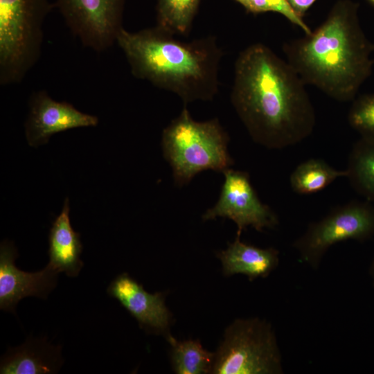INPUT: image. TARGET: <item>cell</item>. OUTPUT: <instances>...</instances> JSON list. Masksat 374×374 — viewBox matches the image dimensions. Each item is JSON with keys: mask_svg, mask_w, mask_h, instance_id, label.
I'll use <instances>...</instances> for the list:
<instances>
[{"mask_svg": "<svg viewBox=\"0 0 374 374\" xmlns=\"http://www.w3.org/2000/svg\"><path fill=\"white\" fill-rule=\"evenodd\" d=\"M305 85L287 61L262 43L240 53L231 101L254 142L283 149L311 135L316 114Z\"/></svg>", "mask_w": 374, "mask_h": 374, "instance_id": "1", "label": "cell"}, {"mask_svg": "<svg viewBox=\"0 0 374 374\" xmlns=\"http://www.w3.org/2000/svg\"><path fill=\"white\" fill-rule=\"evenodd\" d=\"M357 10V3L339 0L315 30L283 46L287 62L305 84L339 102L355 100L374 64V44L360 26Z\"/></svg>", "mask_w": 374, "mask_h": 374, "instance_id": "2", "label": "cell"}, {"mask_svg": "<svg viewBox=\"0 0 374 374\" xmlns=\"http://www.w3.org/2000/svg\"><path fill=\"white\" fill-rule=\"evenodd\" d=\"M116 43L136 78L177 94L185 104L211 100L218 92L223 53L213 36L188 42L157 26L136 32L123 28Z\"/></svg>", "mask_w": 374, "mask_h": 374, "instance_id": "3", "label": "cell"}, {"mask_svg": "<svg viewBox=\"0 0 374 374\" xmlns=\"http://www.w3.org/2000/svg\"><path fill=\"white\" fill-rule=\"evenodd\" d=\"M229 137L218 119L194 120L186 107L163 130L161 147L175 184H188L198 173L223 172L233 165L228 151Z\"/></svg>", "mask_w": 374, "mask_h": 374, "instance_id": "4", "label": "cell"}, {"mask_svg": "<svg viewBox=\"0 0 374 374\" xmlns=\"http://www.w3.org/2000/svg\"><path fill=\"white\" fill-rule=\"evenodd\" d=\"M48 0H0V84H19L38 62Z\"/></svg>", "mask_w": 374, "mask_h": 374, "instance_id": "5", "label": "cell"}, {"mask_svg": "<svg viewBox=\"0 0 374 374\" xmlns=\"http://www.w3.org/2000/svg\"><path fill=\"white\" fill-rule=\"evenodd\" d=\"M282 359L271 325L258 318L238 319L225 330L211 373L278 374Z\"/></svg>", "mask_w": 374, "mask_h": 374, "instance_id": "6", "label": "cell"}, {"mask_svg": "<svg viewBox=\"0 0 374 374\" xmlns=\"http://www.w3.org/2000/svg\"><path fill=\"white\" fill-rule=\"evenodd\" d=\"M374 237V206L368 201L352 200L333 208L311 223L293 243L301 259L314 268L333 244L348 240L364 242Z\"/></svg>", "mask_w": 374, "mask_h": 374, "instance_id": "7", "label": "cell"}, {"mask_svg": "<svg viewBox=\"0 0 374 374\" xmlns=\"http://www.w3.org/2000/svg\"><path fill=\"white\" fill-rule=\"evenodd\" d=\"M125 0H57L73 35L87 48L103 52L116 42L121 29Z\"/></svg>", "mask_w": 374, "mask_h": 374, "instance_id": "8", "label": "cell"}, {"mask_svg": "<svg viewBox=\"0 0 374 374\" xmlns=\"http://www.w3.org/2000/svg\"><path fill=\"white\" fill-rule=\"evenodd\" d=\"M222 173L224 180L218 200L203 214L204 221L230 219L237 225L239 235L248 226L261 232L278 224L277 215L260 201L247 172L229 168Z\"/></svg>", "mask_w": 374, "mask_h": 374, "instance_id": "9", "label": "cell"}, {"mask_svg": "<svg viewBox=\"0 0 374 374\" xmlns=\"http://www.w3.org/2000/svg\"><path fill=\"white\" fill-rule=\"evenodd\" d=\"M98 123L96 116L83 113L66 102L56 101L46 91L39 90L30 96L25 134L28 144L37 147L47 143L56 133L95 127Z\"/></svg>", "mask_w": 374, "mask_h": 374, "instance_id": "10", "label": "cell"}, {"mask_svg": "<svg viewBox=\"0 0 374 374\" xmlns=\"http://www.w3.org/2000/svg\"><path fill=\"white\" fill-rule=\"evenodd\" d=\"M14 244L4 240L0 245V309L15 313L17 303L27 296L46 299L57 283L59 274L46 266L36 272L18 269Z\"/></svg>", "mask_w": 374, "mask_h": 374, "instance_id": "11", "label": "cell"}, {"mask_svg": "<svg viewBox=\"0 0 374 374\" xmlns=\"http://www.w3.org/2000/svg\"><path fill=\"white\" fill-rule=\"evenodd\" d=\"M108 295L119 303L148 332L169 335L172 314L167 308L166 294L150 293L127 273L117 276L109 285Z\"/></svg>", "mask_w": 374, "mask_h": 374, "instance_id": "12", "label": "cell"}, {"mask_svg": "<svg viewBox=\"0 0 374 374\" xmlns=\"http://www.w3.org/2000/svg\"><path fill=\"white\" fill-rule=\"evenodd\" d=\"M63 363L60 346L51 344L46 338L29 337L1 357L0 373L53 374L59 371Z\"/></svg>", "mask_w": 374, "mask_h": 374, "instance_id": "13", "label": "cell"}, {"mask_svg": "<svg viewBox=\"0 0 374 374\" xmlns=\"http://www.w3.org/2000/svg\"><path fill=\"white\" fill-rule=\"evenodd\" d=\"M69 212V200L66 198L61 213L50 229L47 266L58 274L64 272L69 277H77L84 266L80 259L82 244L80 234L72 228Z\"/></svg>", "mask_w": 374, "mask_h": 374, "instance_id": "14", "label": "cell"}, {"mask_svg": "<svg viewBox=\"0 0 374 374\" xmlns=\"http://www.w3.org/2000/svg\"><path fill=\"white\" fill-rule=\"evenodd\" d=\"M222 265L224 276L241 274L249 280L266 278L278 266L279 253L273 247L260 248L240 240L237 235L225 250L217 253Z\"/></svg>", "mask_w": 374, "mask_h": 374, "instance_id": "15", "label": "cell"}, {"mask_svg": "<svg viewBox=\"0 0 374 374\" xmlns=\"http://www.w3.org/2000/svg\"><path fill=\"white\" fill-rule=\"evenodd\" d=\"M345 170L355 191L374 203V137L361 136L353 144Z\"/></svg>", "mask_w": 374, "mask_h": 374, "instance_id": "16", "label": "cell"}, {"mask_svg": "<svg viewBox=\"0 0 374 374\" xmlns=\"http://www.w3.org/2000/svg\"><path fill=\"white\" fill-rule=\"evenodd\" d=\"M346 177V170H337L321 159H309L292 171L290 184L294 192L310 195L319 192L337 179Z\"/></svg>", "mask_w": 374, "mask_h": 374, "instance_id": "17", "label": "cell"}, {"mask_svg": "<svg viewBox=\"0 0 374 374\" xmlns=\"http://www.w3.org/2000/svg\"><path fill=\"white\" fill-rule=\"evenodd\" d=\"M166 339L170 346L171 364L175 373H211L215 353L206 350L199 340L180 341L170 334Z\"/></svg>", "mask_w": 374, "mask_h": 374, "instance_id": "18", "label": "cell"}, {"mask_svg": "<svg viewBox=\"0 0 374 374\" xmlns=\"http://www.w3.org/2000/svg\"><path fill=\"white\" fill-rule=\"evenodd\" d=\"M201 0H158L157 26L176 35L190 30Z\"/></svg>", "mask_w": 374, "mask_h": 374, "instance_id": "19", "label": "cell"}, {"mask_svg": "<svg viewBox=\"0 0 374 374\" xmlns=\"http://www.w3.org/2000/svg\"><path fill=\"white\" fill-rule=\"evenodd\" d=\"M348 113V122L361 136L374 137V93L355 98Z\"/></svg>", "mask_w": 374, "mask_h": 374, "instance_id": "20", "label": "cell"}, {"mask_svg": "<svg viewBox=\"0 0 374 374\" xmlns=\"http://www.w3.org/2000/svg\"><path fill=\"white\" fill-rule=\"evenodd\" d=\"M244 7L247 11L254 14L265 12L279 13L292 24L299 27L305 34L312 32L303 18L294 11L287 0H247Z\"/></svg>", "mask_w": 374, "mask_h": 374, "instance_id": "21", "label": "cell"}, {"mask_svg": "<svg viewBox=\"0 0 374 374\" xmlns=\"http://www.w3.org/2000/svg\"><path fill=\"white\" fill-rule=\"evenodd\" d=\"M317 0H287L294 11L301 18Z\"/></svg>", "mask_w": 374, "mask_h": 374, "instance_id": "22", "label": "cell"}, {"mask_svg": "<svg viewBox=\"0 0 374 374\" xmlns=\"http://www.w3.org/2000/svg\"><path fill=\"white\" fill-rule=\"evenodd\" d=\"M369 272H370V274H371V278L373 280V283L374 285V258L371 265Z\"/></svg>", "mask_w": 374, "mask_h": 374, "instance_id": "23", "label": "cell"}, {"mask_svg": "<svg viewBox=\"0 0 374 374\" xmlns=\"http://www.w3.org/2000/svg\"><path fill=\"white\" fill-rule=\"evenodd\" d=\"M235 1L244 6L245 5L247 0H235Z\"/></svg>", "mask_w": 374, "mask_h": 374, "instance_id": "24", "label": "cell"}, {"mask_svg": "<svg viewBox=\"0 0 374 374\" xmlns=\"http://www.w3.org/2000/svg\"><path fill=\"white\" fill-rule=\"evenodd\" d=\"M369 2H371L372 4L374 5V0H368Z\"/></svg>", "mask_w": 374, "mask_h": 374, "instance_id": "25", "label": "cell"}]
</instances>
